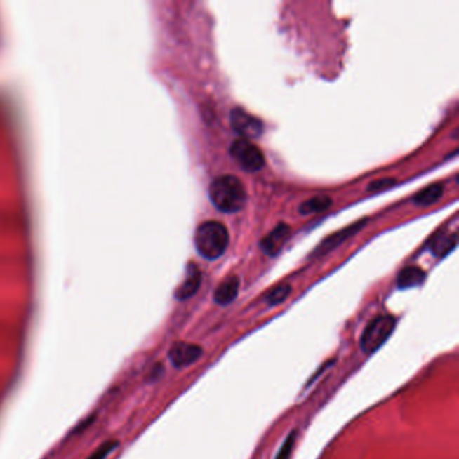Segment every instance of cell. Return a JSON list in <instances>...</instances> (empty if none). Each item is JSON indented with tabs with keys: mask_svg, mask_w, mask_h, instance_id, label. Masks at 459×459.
Here are the masks:
<instances>
[{
	"mask_svg": "<svg viewBox=\"0 0 459 459\" xmlns=\"http://www.w3.org/2000/svg\"><path fill=\"white\" fill-rule=\"evenodd\" d=\"M194 243L202 258L215 260L225 253L230 246V232L218 221H206L198 227Z\"/></svg>",
	"mask_w": 459,
	"mask_h": 459,
	"instance_id": "2",
	"label": "cell"
},
{
	"mask_svg": "<svg viewBox=\"0 0 459 459\" xmlns=\"http://www.w3.org/2000/svg\"><path fill=\"white\" fill-rule=\"evenodd\" d=\"M291 290L293 288L290 284H280L267 295V303L270 306H277V305L283 303L291 294Z\"/></svg>",
	"mask_w": 459,
	"mask_h": 459,
	"instance_id": "14",
	"label": "cell"
},
{
	"mask_svg": "<svg viewBox=\"0 0 459 459\" xmlns=\"http://www.w3.org/2000/svg\"><path fill=\"white\" fill-rule=\"evenodd\" d=\"M442 194V183H432L416 194V197L413 198V204L418 206H431L432 204L441 199Z\"/></svg>",
	"mask_w": 459,
	"mask_h": 459,
	"instance_id": "11",
	"label": "cell"
},
{
	"mask_svg": "<svg viewBox=\"0 0 459 459\" xmlns=\"http://www.w3.org/2000/svg\"><path fill=\"white\" fill-rule=\"evenodd\" d=\"M294 442H295V432H291L286 442L283 443V446L280 447L279 453L277 455L275 459H288L290 455H291V451H293V447H294Z\"/></svg>",
	"mask_w": 459,
	"mask_h": 459,
	"instance_id": "16",
	"label": "cell"
},
{
	"mask_svg": "<svg viewBox=\"0 0 459 459\" xmlns=\"http://www.w3.org/2000/svg\"><path fill=\"white\" fill-rule=\"evenodd\" d=\"M240 288V279L237 277H230L224 280L214 293V300L220 306H228L237 295Z\"/></svg>",
	"mask_w": 459,
	"mask_h": 459,
	"instance_id": "9",
	"label": "cell"
},
{
	"mask_svg": "<svg viewBox=\"0 0 459 459\" xmlns=\"http://www.w3.org/2000/svg\"><path fill=\"white\" fill-rule=\"evenodd\" d=\"M209 197L220 212L236 213L246 205V187L237 177L221 175L212 180L209 186Z\"/></svg>",
	"mask_w": 459,
	"mask_h": 459,
	"instance_id": "1",
	"label": "cell"
},
{
	"mask_svg": "<svg viewBox=\"0 0 459 459\" xmlns=\"http://www.w3.org/2000/svg\"><path fill=\"white\" fill-rule=\"evenodd\" d=\"M394 326H396V319L391 315H382L373 319L366 326L361 337L360 345L362 352L366 354L375 353L378 347L391 337Z\"/></svg>",
	"mask_w": 459,
	"mask_h": 459,
	"instance_id": "3",
	"label": "cell"
},
{
	"mask_svg": "<svg viewBox=\"0 0 459 459\" xmlns=\"http://www.w3.org/2000/svg\"><path fill=\"white\" fill-rule=\"evenodd\" d=\"M330 206H331V198L328 196H317L309 201H305L300 205L299 212L300 214L322 213L328 211Z\"/></svg>",
	"mask_w": 459,
	"mask_h": 459,
	"instance_id": "12",
	"label": "cell"
},
{
	"mask_svg": "<svg viewBox=\"0 0 459 459\" xmlns=\"http://www.w3.org/2000/svg\"><path fill=\"white\" fill-rule=\"evenodd\" d=\"M202 353L204 350L199 345L177 342L168 350V359L175 368H185L194 364L202 356Z\"/></svg>",
	"mask_w": 459,
	"mask_h": 459,
	"instance_id": "6",
	"label": "cell"
},
{
	"mask_svg": "<svg viewBox=\"0 0 459 459\" xmlns=\"http://www.w3.org/2000/svg\"><path fill=\"white\" fill-rule=\"evenodd\" d=\"M394 183H396V180L394 178H381V180H373L368 186V192H378L382 189H388V187L394 186Z\"/></svg>",
	"mask_w": 459,
	"mask_h": 459,
	"instance_id": "17",
	"label": "cell"
},
{
	"mask_svg": "<svg viewBox=\"0 0 459 459\" xmlns=\"http://www.w3.org/2000/svg\"><path fill=\"white\" fill-rule=\"evenodd\" d=\"M119 447V441H107L99 446L86 459H105Z\"/></svg>",
	"mask_w": 459,
	"mask_h": 459,
	"instance_id": "15",
	"label": "cell"
},
{
	"mask_svg": "<svg viewBox=\"0 0 459 459\" xmlns=\"http://www.w3.org/2000/svg\"><path fill=\"white\" fill-rule=\"evenodd\" d=\"M426 279V272L418 267L403 268L397 277V287L401 290L420 286Z\"/></svg>",
	"mask_w": 459,
	"mask_h": 459,
	"instance_id": "10",
	"label": "cell"
},
{
	"mask_svg": "<svg viewBox=\"0 0 459 459\" xmlns=\"http://www.w3.org/2000/svg\"><path fill=\"white\" fill-rule=\"evenodd\" d=\"M230 151L232 158L248 173H256L262 170L265 164L264 155L259 147H256L252 142L243 138L234 140Z\"/></svg>",
	"mask_w": 459,
	"mask_h": 459,
	"instance_id": "4",
	"label": "cell"
},
{
	"mask_svg": "<svg viewBox=\"0 0 459 459\" xmlns=\"http://www.w3.org/2000/svg\"><path fill=\"white\" fill-rule=\"evenodd\" d=\"M230 124L232 128L246 140L259 138L264 130V126L258 117L248 114L241 108H234L230 112Z\"/></svg>",
	"mask_w": 459,
	"mask_h": 459,
	"instance_id": "5",
	"label": "cell"
},
{
	"mask_svg": "<svg viewBox=\"0 0 459 459\" xmlns=\"http://www.w3.org/2000/svg\"><path fill=\"white\" fill-rule=\"evenodd\" d=\"M457 244V234L453 233L451 236L448 234H439L434 239L432 244H431V251L437 258H442L444 255L448 253V251H451Z\"/></svg>",
	"mask_w": 459,
	"mask_h": 459,
	"instance_id": "13",
	"label": "cell"
},
{
	"mask_svg": "<svg viewBox=\"0 0 459 459\" xmlns=\"http://www.w3.org/2000/svg\"><path fill=\"white\" fill-rule=\"evenodd\" d=\"M290 234H291V228L286 224H279L267 237L262 239L260 246L268 256H277L281 246H284V243L288 240Z\"/></svg>",
	"mask_w": 459,
	"mask_h": 459,
	"instance_id": "7",
	"label": "cell"
},
{
	"mask_svg": "<svg viewBox=\"0 0 459 459\" xmlns=\"http://www.w3.org/2000/svg\"><path fill=\"white\" fill-rule=\"evenodd\" d=\"M201 271L194 262H189L187 264V270H186V278L183 280V283L180 284V287L175 291V298L178 300H186L189 298L194 295L201 286Z\"/></svg>",
	"mask_w": 459,
	"mask_h": 459,
	"instance_id": "8",
	"label": "cell"
}]
</instances>
